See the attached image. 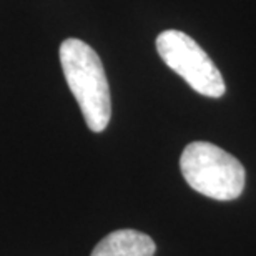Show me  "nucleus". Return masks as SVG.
<instances>
[{
	"label": "nucleus",
	"instance_id": "nucleus-1",
	"mask_svg": "<svg viewBox=\"0 0 256 256\" xmlns=\"http://www.w3.org/2000/svg\"><path fill=\"white\" fill-rule=\"evenodd\" d=\"M60 64L86 126L95 133L104 132L110 124L112 98L98 54L78 38H66L60 45Z\"/></svg>",
	"mask_w": 256,
	"mask_h": 256
},
{
	"label": "nucleus",
	"instance_id": "nucleus-3",
	"mask_svg": "<svg viewBox=\"0 0 256 256\" xmlns=\"http://www.w3.org/2000/svg\"><path fill=\"white\" fill-rule=\"evenodd\" d=\"M156 50L163 62L194 92L212 98L223 96L226 90L223 75L190 35L180 30H165L156 37Z\"/></svg>",
	"mask_w": 256,
	"mask_h": 256
},
{
	"label": "nucleus",
	"instance_id": "nucleus-2",
	"mask_svg": "<svg viewBox=\"0 0 256 256\" xmlns=\"http://www.w3.org/2000/svg\"><path fill=\"white\" fill-rule=\"evenodd\" d=\"M180 168L188 185L208 198L232 202L243 193V165L213 143H190L182 153Z\"/></svg>",
	"mask_w": 256,
	"mask_h": 256
},
{
	"label": "nucleus",
	"instance_id": "nucleus-4",
	"mask_svg": "<svg viewBox=\"0 0 256 256\" xmlns=\"http://www.w3.org/2000/svg\"><path fill=\"white\" fill-rule=\"evenodd\" d=\"M155 243L136 230H116L96 244L90 256H153Z\"/></svg>",
	"mask_w": 256,
	"mask_h": 256
}]
</instances>
